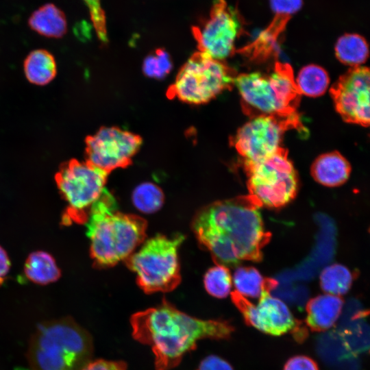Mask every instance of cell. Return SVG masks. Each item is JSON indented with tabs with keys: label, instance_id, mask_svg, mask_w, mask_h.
Listing matches in <instances>:
<instances>
[{
	"label": "cell",
	"instance_id": "1",
	"mask_svg": "<svg viewBox=\"0 0 370 370\" xmlns=\"http://www.w3.org/2000/svg\"><path fill=\"white\" fill-rule=\"evenodd\" d=\"M260 208L249 195L217 201L195 213L192 230L217 264L227 267L245 260L258 262L271 238Z\"/></svg>",
	"mask_w": 370,
	"mask_h": 370
},
{
	"label": "cell",
	"instance_id": "2",
	"mask_svg": "<svg viewBox=\"0 0 370 370\" xmlns=\"http://www.w3.org/2000/svg\"><path fill=\"white\" fill-rule=\"evenodd\" d=\"M132 336L151 347L156 370H171L184 356L197 348L201 339H228L234 326L225 320H205L192 317L164 298L155 306L130 318Z\"/></svg>",
	"mask_w": 370,
	"mask_h": 370
},
{
	"label": "cell",
	"instance_id": "3",
	"mask_svg": "<svg viewBox=\"0 0 370 370\" xmlns=\"http://www.w3.org/2000/svg\"><path fill=\"white\" fill-rule=\"evenodd\" d=\"M86 225L90 257L100 268L125 260L145 241L147 227L143 218L119 212L107 189L92 206Z\"/></svg>",
	"mask_w": 370,
	"mask_h": 370
},
{
	"label": "cell",
	"instance_id": "4",
	"mask_svg": "<svg viewBox=\"0 0 370 370\" xmlns=\"http://www.w3.org/2000/svg\"><path fill=\"white\" fill-rule=\"evenodd\" d=\"M90 334L71 317L40 323L27 352L32 370H82L93 356Z\"/></svg>",
	"mask_w": 370,
	"mask_h": 370
},
{
	"label": "cell",
	"instance_id": "5",
	"mask_svg": "<svg viewBox=\"0 0 370 370\" xmlns=\"http://www.w3.org/2000/svg\"><path fill=\"white\" fill-rule=\"evenodd\" d=\"M234 84L241 97L243 111L250 118L260 115L299 116L301 94L291 66L277 62L269 75L260 72L236 75Z\"/></svg>",
	"mask_w": 370,
	"mask_h": 370
},
{
	"label": "cell",
	"instance_id": "6",
	"mask_svg": "<svg viewBox=\"0 0 370 370\" xmlns=\"http://www.w3.org/2000/svg\"><path fill=\"white\" fill-rule=\"evenodd\" d=\"M184 236L157 234L144 241L125 260L140 288L146 293L170 292L180 283L178 249Z\"/></svg>",
	"mask_w": 370,
	"mask_h": 370
},
{
	"label": "cell",
	"instance_id": "7",
	"mask_svg": "<svg viewBox=\"0 0 370 370\" xmlns=\"http://www.w3.org/2000/svg\"><path fill=\"white\" fill-rule=\"evenodd\" d=\"M236 76L222 61L197 51L180 69L167 97L189 104H204L231 89Z\"/></svg>",
	"mask_w": 370,
	"mask_h": 370
},
{
	"label": "cell",
	"instance_id": "8",
	"mask_svg": "<svg viewBox=\"0 0 370 370\" xmlns=\"http://www.w3.org/2000/svg\"><path fill=\"white\" fill-rule=\"evenodd\" d=\"M244 166L249 195L260 207L280 208L296 196L298 178L287 149L281 147L270 156Z\"/></svg>",
	"mask_w": 370,
	"mask_h": 370
},
{
	"label": "cell",
	"instance_id": "9",
	"mask_svg": "<svg viewBox=\"0 0 370 370\" xmlns=\"http://www.w3.org/2000/svg\"><path fill=\"white\" fill-rule=\"evenodd\" d=\"M108 175L86 161L71 159L62 163L55 180L69 206L64 222L86 223L92 206L106 190Z\"/></svg>",
	"mask_w": 370,
	"mask_h": 370
},
{
	"label": "cell",
	"instance_id": "10",
	"mask_svg": "<svg viewBox=\"0 0 370 370\" xmlns=\"http://www.w3.org/2000/svg\"><path fill=\"white\" fill-rule=\"evenodd\" d=\"M244 20L237 8L215 0L209 15L192 27L199 51L223 61L235 52V42L243 33Z\"/></svg>",
	"mask_w": 370,
	"mask_h": 370
},
{
	"label": "cell",
	"instance_id": "11",
	"mask_svg": "<svg viewBox=\"0 0 370 370\" xmlns=\"http://www.w3.org/2000/svg\"><path fill=\"white\" fill-rule=\"evenodd\" d=\"M288 129L304 131L299 116L281 117L260 115L239 128L233 137L232 144L244 158V163H253L276 152L282 136Z\"/></svg>",
	"mask_w": 370,
	"mask_h": 370
},
{
	"label": "cell",
	"instance_id": "12",
	"mask_svg": "<svg viewBox=\"0 0 370 370\" xmlns=\"http://www.w3.org/2000/svg\"><path fill=\"white\" fill-rule=\"evenodd\" d=\"M141 137L117 127H102L86 137V162L106 171L128 166L142 145Z\"/></svg>",
	"mask_w": 370,
	"mask_h": 370
},
{
	"label": "cell",
	"instance_id": "13",
	"mask_svg": "<svg viewBox=\"0 0 370 370\" xmlns=\"http://www.w3.org/2000/svg\"><path fill=\"white\" fill-rule=\"evenodd\" d=\"M369 70L365 66L351 68L330 88L336 111L347 123L369 125Z\"/></svg>",
	"mask_w": 370,
	"mask_h": 370
},
{
	"label": "cell",
	"instance_id": "14",
	"mask_svg": "<svg viewBox=\"0 0 370 370\" xmlns=\"http://www.w3.org/2000/svg\"><path fill=\"white\" fill-rule=\"evenodd\" d=\"M270 291L267 289L262 293L257 305L236 291L231 293V298L248 325L270 335L280 336L292 330L298 321L285 303L271 295Z\"/></svg>",
	"mask_w": 370,
	"mask_h": 370
},
{
	"label": "cell",
	"instance_id": "15",
	"mask_svg": "<svg viewBox=\"0 0 370 370\" xmlns=\"http://www.w3.org/2000/svg\"><path fill=\"white\" fill-rule=\"evenodd\" d=\"M273 17L269 26L256 41L245 49L263 50L271 49L278 37L285 29L288 22L303 5V0H269Z\"/></svg>",
	"mask_w": 370,
	"mask_h": 370
},
{
	"label": "cell",
	"instance_id": "16",
	"mask_svg": "<svg viewBox=\"0 0 370 370\" xmlns=\"http://www.w3.org/2000/svg\"><path fill=\"white\" fill-rule=\"evenodd\" d=\"M343 306L339 296L325 293L312 298L306 304V323L312 331H325L335 324Z\"/></svg>",
	"mask_w": 370,
	"mask_h": 370
},
{
	"label": "cell",
	"instance_id": "17",
	"mask_svg": "<svg viewBox=\"0 0 370 370\" xmlns=\"http://www.w3.org/2000/svg\"><path fill=\"white\" fill-rule=\"evenodd\" d=\"M310 173L318 183L334 187L344 184L348 180L351 166L341 153L332 151L317 157L311 165Z\"/></svg>",
	"mask_w": 370,
	"mask_h": 370
},
{
	"label": "cell",
	"instance_id": "18",
	"mask_svg": "<svg viewBox=\"0 0 370 370\" xmlns=\"http://www.w3.org/2000/svg\"><path fill=\"white\" fill-rule=\"evenodd\" d=\"M28 23L32 29L49 38H61L67 31L64 12L52 3H47L30 16Z\"/></svg>",
	"mask_w": 370,
	"mask_h": 370
},
{
	"label": "cell",
	"instance_id": "19",
	"mask_svg": "<svg viewBox=\"0 0 370 370\" xmlns=\"http://www.w3.org/2000/svg\"><path fill=\"white\" fill-rule=\"evenodd\" d=\"M25 276L32 282L45 285L57 281L60 270L51 255L43 251L31 253L24 267Z\"/></svg>",
	"mask_w": 370,
	"mask_h": 370
},
{
	"label": "cell",
	"instance_id": "20",
	"mask_svg": "<svg viewBox=\"0 0 370 370\" xmlns=\"http://www.w3.org/2000/svg\"><path fill=\"white\" fill-rule=\"evenodd\" d=\"M27 79L36 85H46L55 77L57 72L54 57L47 51L37 49L32 51L24 62Z\"/></svg>",
	"mask_w": 370,
	"mask_h": 370
},
{
	"label": "cell",
	"instance_id": "21",
	"mask_svg": "<svg viewBox=\"0 0 370 370\" xmlns=\"http://www.w3.org/2000/svg\"><path fill=\"white\" fill-rule=\"evenodd\" d=\"M233 283L236 293L243 297H260L267 289L272 290L277 286V281L264 278L254 267H238L234 273Z\"/></svg>",
	"mask_w": 370,
	"mask_h": 370
},
{
	"label": "cell",
	"instance_id": "22",
	"mask_svg": "<svg viewBox=\"0 0 370 370\" xmlns=\"http://www.w3.org/2000/svg\"><path fill=\"white\" fill-rule=\"evenodd\" d=\"M337 59L343 64L358 66L364 63L369 56L367 40L357 34H345L337 40L335 47Z\"/></svg>",
	"mask_w": 370,
	"mask_h": 370
},
{
	"label": "cell",
	"instance_id": "23",
	"mask_svg": "<svg viewBox=\"0 0 370 370\" xmlns=\"http://www.w3.org/2000/svg\"><path fill=\"white\" fill-rule=\"evenodd\" d=\"M330 82L326 71L316 64H308L299 72L295 80L298 91L308 97H319L324 94Z\"/></svg>",
	"mask_w": 370,
	"mask_h": 370
},
{
	"label": "cell",
	"instance_id": "24",
	"mask_svg": "<svg viewBox=\"0 0 370 370\" xmlns=\"http://www.w3.org/2000/svg\"><path fill=\"white\" fill-rule=\"evenodd\" d=\"M353 275L349 270L338 264L325 267L320 275V286L327 294L341 297L349 290Z\"/></svg>",
	"mask_w": 370,
	"mask_h": 370
},
{
	"label": "cell",
	"instance_id": "25",
	"mask_svg": "<svg viewBox=\"0 0 370 370\" xmlns=\"http://www.w3.org/2000/svg\"><path fill=\"white\" fill-rule=\"evenodd\" d=\"M132 199L134 206L138 210L150 214L160 209L164 197L159 186L151 182H145L135 188Z\"/></svg>",
	"mask_w": 370,
	"mask_h": 370
},
{
	"label": "cell",
	"instance_id": "26",
	"mask_svg": "<svg viewBox=\"0 0 370 370\" xmlns=\"http://www.w3.org/2000/svg\"><path fill=\"white\" fill-rule=\"evenodd\" d=\"M204 284L206 291L217 298H225L230 293L232 277L227 267L217 264L205 274Z\"/></svg>",
	"mask_w": 370,
	"mask_h": 370
},
{
	"label": "cell",
	"instance_id": "27",
	"mask_svg": "<svg viewBox=\"0 0 370 370\" xmlns=\"http://www.w3.org/2000/svg\"><path fill=\"white\" fill-rule=\"evenodd\" d=\"M173 67L171 57L163 49H158L147 56L143 64L144 73L152 78L162 79Z\"/></svg>",
	"mask_w": 370,
	"mask_h": 370
},
{
	"label": "cell",
	"instance_id": "28",
	"mask_svg": "<svg viewBox=\"0 0 370 370\" xmlns=\"http://www.w3.org/2000/svg\"><path fill=\"white\" fill-rule=\"evenodd\" d=\"M86 4L92 25L99 39L103 42L108 41L106 16L101 5V0H84Z\"/></svg>",
	"mask_w": 370,
	"mask_h": 370
},
{
	"label": "cell",
	"instance_id": "29",
	"mask_svg": "<svg viewBox=\"0 0 370 370\" xmlns=\"http://www.w3.org/2000/svg\"><path fill=\"white\" fill-rule=\"evenodd\" d=\"M283 370H319L317 362L311 358L298 355L289 358Z\"/></svg>",
	"mask_w": 370,
	"mask_h": 370
},
{
	"label": "cell",
	"instance_id": "30",
	"mask_svg": "<svg viewBox=\"0 0 370 370\" xmlns=\"http://www.w3.org/2000/svg\"><path fill=\"white\" fill-rule=\"evenodd\" d=\"M127 363L122 360L98 359L91 360L82 370H127Z\"/></svg>",
	"mask_w": 370,
	"mask_h": 370
},
{
	"label": "cell",
	"instance_id": "31",
	"mask_svg": "<svg viewBox=\"0 0 370 370\" xmlns=\"http://www.w3.org/2000/svg\"><path fill=\"white\" fill-rule=\"evenodd\" d=\"M197 370H234L231 365L215 355H209L199 363Z\"/></svg>",
	"mask_w": 370,
	"mask_h": 370
},
{
	"label": "cell",
	"instance_id": "32",
	"mask_svg": "<svg viewBox=\"0 0 370 370\" xmlns=\"http://www.w3.org/2000/svg\"><path fill=\"white\" fill-rule=\"evenodd\" d=\"M10 267V262L8 254L0 246V286L3 283Z\"/></svg>",
	"mask_w": 370,
	"mask_h": 370
}]
</instances>
